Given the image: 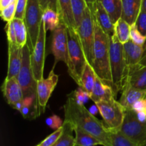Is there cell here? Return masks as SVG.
Returning <instances> with one entry per match:
<instances>
[{
    "label": "cell",
    "instance_id": "1",
    "mask_svg": "<svg viewBox=\"0 0 146 146\" xmlns=\"http://www.w3.org/2000/svg\"><path fill=\"white\" fill-rule=\"evenodd\" d=\"M64 121L71 123L73 126L78 127L95 137L104 146L111 145L110 132L104 123L97 119L84 105L79 104L74 97L68 96L64 106Z\"/></svg>",
    "mask_w": 146,
    "mask_h": 146
},
{
    "label": "cell",
    "instance_id": "2",
    "mask_svg": "<svg viewBox=\"0 0 146 146\" xmlns=\"http://www.w3.org/2000/svg\"><path fill=\"white\" fill-rule=\"evenodd\" d=\"M95 41L93 68L97 76L113 88L110 65V36L94 19Z\"/></svg>",
    "mask_w": 146,
    "mask_h": 146
},
{
    "label": "cell",
    "instance_id": "3",
    "mask_svg": "<svg viewBox=\"0 0 146 146\" xmlns=\"http://www.w3.org/2000/svg\"><path fill=\"white\" fill-rule=\"evenodd\" d=\"M68 36V72L70 76L78 86H81V78L86 58L76 29L67 27Z\"/></svg>",
    "mask_w": 146,
    "mask_h": 146
},
{
    "label": "cell",
    "instance_id": "4",
    "mask_svg": "<svg viewBox=\"0 0 146 146\" xmlns=\"http://www.w3.org/2000/svg\"><path fill=\"white\" fill-rule=\"evenodd\" d=\"M110 65L113 90L116 94L122 90L127 66L123 56V44L118 41L115 34L110 36Z\"/></svg>",
    "mask_w": 146,
    "mask_h": 146
},
{
    "label": "cell",
    "instance_id": "5",
    "mask_svg": "<svg viewBox=\"0 0 146 146\" xmlns=\"http://www.w3.org/2000/svg\"><path fill=\"white\" fill-rule=\"evenodd\" d=\"M76 31L81 41L87 62L93 66L95 25L91 4H87L86 7L83 13L80 24L76 28Z\"/></svg>",
    "mask_w": 146,
    "mask_h": 146
},
{
    "label": "cell",
    "instance_id": "6",
    "mask_svg": "<svg viewBox=\"0 0 146 146\" xmlns=\"http://www.w3.org/2000/svg\"><path fill=\"white\" fill-rule=\"evenodd\" d=\"M97 108L104 120V124L108 131H120L124 117L125 109L115 98L110 101H101L96 104Z\"/></svg>",
    "mask_w": 146,
    "mask_h": 146
},
{
    "label": "cell",
    "instance_id": "7",
    "mask_svg": "<svg viewBox=\"0 0 146 146\" xmlns=\"http://www.w3.org/2000/svg\"><path fill=\"white\" fill-rule=\"evenodd\" d=\"M42 8L38 0H29L24 14V21L28 34V44L32 52L39 34L41 24L42 22Z\"/></svg>",
    "mask_w": 146,
    "mask_h": 146
},
{
    "label": "cell",
    "instance_id": "8",
    "mask_svg": "<svg viewBox=\"0 0 146 146\" xmlns=\"http://www.w3.org/2000/svg\"><path fill=\"white\" fill-rule=\"evenodd\" d=\"M120 132L135 145H146V123L141 122L133 110L125 111Z\"/></svg>",
    "mask_w": 146,
    "mask_h": 146
},
{
    "label": "cell",
    "instance_id": "9",
    "mask_svg": "<svg viewBox=\"0 0 146 146\" xmlns=\"http://www.w3.org/2000/svg\"><path fill=\"white\" fill-rule=\"evenodd\" d=\"M17 78L22 88L24 97L36 94L37 81L34 78L31 65V51L27 44L22 48V64Z\"/></svg>",
    "mask_w": 146,
    "mask_h": 146
},
{
    "label": "cell",
    "instance_id": "10",
    "mask_svg": "<svg viewBox=\"0 0 146 146\" xmlns=\"http://www.w3.org/2000/svg\"><path fill=\"white\" fill-rule=\"evenodd\" d=\"M46 30L44 22H41L38 39L35 47L31 52V65L34 78L36 81L44 78V67L45 61L46 51Z\"/></svg>",
    "mask_w": 146,
    "mask_h": 146
},
{
    "label": "cell",
    "instance_id": "11",
    "mask_svg": "<svg viewBox=\"0 0 146 146\" xmlns=\"http://www.w3.org/2000/svg\"><path fill=\"white\" fill-rule=\"evenodd\" d=\"M51 52L54 56L55 63L54 67L58 61L68 64V36L67 27L61 22L56 29L53 31Z\"/></svg>",
    "mask_w": 146,
    "mask_h": 146
},
{
    "label": "cell",
    "instance_id": "12",
    "mask_svg": "<svg viewBox=\"0 0 146 146\" xmlns=\"http://www.w3.org/2000/svg\"><path fill=\"white\" fill-rule=\"evenodd\" d=\"M58 81V76L54 73V67L46 78L37 81L36 94L38 106V114L44 112L48 99L51 97Z\"/></svg>",
    "mask_w": 146,
    "mask_h": 146
},
{
    "label": "cell",
    "instance_id": "13",
    "mask_svg": "<svg viewBox=\"0 0 146 146\" xmlns=\"http://www.w3.org/2000/svg\"><path fill=\"white\" fill-rule=\"evenodd\" d=\"M124 84L138 89L146 90V64L140 62L127 67Z\"/></svg>",
    "mask_w": 146,
    "mask_h": 146
},
{
    "label": "cell",
    "instance_id": "14",
    "mask_svg": "<svg viewBox=\"0 0 146 146\" xmlns=\"http://www.w3.org/2000/svg\"><path fill=\"white\" fill-rule=\"evenodd\" d=\"M3 94L9 105L12 106L24 98L22 88L17 80V77L11 78H6L1 86Z\"/></svg>",
    "mask_w": 146,
    "mask_h": 146
},
{
    "label": "cell",
    "instance_id": "15",
    "mask_svg": "<svg viewBox=\"0 0 146 146\" xmlns=\"http://www.w3.org/2000/svg\"><path fill=\"white\" fill-rule=\"evenodd\" d=\"M22 48L17 44H8V71L6 78L18 76L22 64Z\"/></svg>",
    "mask_w": 146,
    "mask_h": 146
},
{
    "label": "cell",
    "instance_id": "16",
    "mask_svg": "<svg viewBox=\"0 0 146 146\" xmlns=\"http://www.w3.org/2000/svg\"><path fill=\"white\" fill-rule=\"evenodd\" d=\"M91 7L94 13V19L96 21L98 25L109 36L113 35L115 34L114 24L112 22L109 14L106 11L102 4L99 1H94L91 4Z\"/></svg>",
    "mask_w": 146,
    "mask_h": 146
},
{
    "label": "cell",
    "instance_id": "17",
    "mask_svg": "<svg viewBox=\"0 0 146 146\" xmlns=\"http://www.w3.org/2000/svg\"><path fill=\"white\" fill-rule=\"evenodd\" d=\"M115 93L111 86L105 84L98 76L96 77L94 90L91 99L95 104L104 101H110L115 98Z\"/></svg>",
    "mask_w": 146,
    "mask_h": 146
},
{
    "label": "cell",
    "instance_id": "18",
    "mask_svg": "<svg viewBox=\"0 0 146 146\" xmlns=\"http://www.w3.org/2000/svg\"><path fill=\"white\" fill-rule=\"evenodd\" d=\"M143 46L135 44L131 39L123 44V56L127 67L135 65L141 61L143 57Z\"/></svg>",
    "mask_w": 146,
    "mask_h": 146
},
{
    "label": "cell",
    "instance_id": "19",
    "mask_svg": "<svg viewBox=\"0 0 146 146\" xmlns=\"http://www.w3.org/2000/svg\"><path fill=\"white\" fill-rule=\"evenodd\" d=\"M146 98V90L133 88L124 84L122 88V95L119 102L126 110H132V106L137 101Z\"/></svg>",
    "mask_w": 146,
    "mask_h": 146
},
{
    "label": "cell",
    "instance_id": "20",
    "mask_svg": "<svg viewBox=\"0 0 146 146\" xmlns=\"http://www.w3.org/2000/svg\"><path fill=\"white\" fill-rule=\"evenodd\" d=\"M122 14L121 18L132 25L135 24L141 11L142 0H121Z\"/></svg>",
    "mask_w": 146,
    "mask_h": 146
},
{
    "label": "cell",
    "instance_id": "21",
    "mask_svg": "<svg viewBox=\"0 0 146 146\" xmlns=\"http://www.w3.org/2000/svg\"><path fill=\"white\" fill-rule=\"evenodd\" d=\"M58 13L61 17V22L67 27L76 29L71 0H58Z\"/></svg>",
    "mask_w": 146,
    "mask_h": 146
},
{
    "label": "cell",
    "instance_id": "22",
    "mask_svg": "<svg viewBox=\"0 0 146 146\" xmlns=\"http://www.w3.org/2000/svg\"><path fill=\"white\" fill-rule=\"evenodd\" d=\"M96 77V74L93 66L89 63L86 62L85 68L81 75V86L79 87H81L83 89L85 90L89 94L90 96L92 94L93 90H94Z\"/></svg>",
    "mask_w": 146,
    "mask_h": 146
},
{
    "label": "cell",
    "instance_id": "23",
    "mask_svg": "<svg viewBox=\"0 0 146 146\" xmlns=\"http://www.w3.org/2000/svg\"><path fill=\"white\" fill-rule=\"evenodd\" d=\"M102 4L106 11L109 14L111 19L115 24L122 14V1L121 0H95Z\"/></svg>",
    "mask_w": 146,
    "mask_h": 146
},
{
    "label": "cell",
    "instance_id": "24",
    "mask_svg": "<svg viewBox=\"0 0 146 146\" xmlns=\"http://www.w3.org/2000/svg\"><path fill=\"white\" fill-rule=\"evenodd\" d=\"M74 127L71 123L64 121L63 133L52 146H75V138L73 135Z\"/></svg>",
    "mask_w": 146,
    "mask_h": 146
},
{
    "label": "cell",
    "instance_id": "25",
    "mask_svg": "<svg viewBox=\"0 0 146 146\" xmlns=\"http://www.w3.org/2000/svg\"><path fill=\"white\" fill-rule=\"evenodd\" d=\"M74 132L76 134L75 146L102 145L97 138L78 127H74Z\"/></svg>",
    "mask_w": 146,
    "mask_h": 146
},
{
    "label": "cell",
    "instance_id": "26",
    "mask_svg": "<svg viewBox=\"0 0 146 146\" xmlns=\"http://www.w3.org/2000/svg\"><path fill=\"white\" fill-rule=\"evenodd\" d=\"M42 21L46 31H54L61 23V17L58 11L46 9L43 12Z\"/></svg>",
    "mask_w": 146,
    "mask_h": 146
},
{
    "label": "cell",
    "instance_id": "27",
    "mask_svg": "<svg viewBox=\"0 0 146 146\" xmlns=\"http://www.w3.org/2000/svg\"><path fill=\"white\" fill-rule=\"evenodd\" d=\"M114 33L121 44H125L131 39V25L120 18L114 24Z\"/></svg>",
    "mask_w": 146,
    "mask_h": 146
},
{
    "label": "cell",
    "instance_id": "28",
    "mask_svg": "<svg viewBox=\"0 0 146 146\" xmlns=\"http://www.w3.org/2000/svg\"><path fill=\"white\" fill-rule=\"evenodd\" d=\"M14 29H15L17 43L19 46L24 47L27 44L28 34L24 19L14 18L13 19Z\"/></svg>",
    "mask_w": 146,
    "mask_h": 146
},
{
    "label": "cell",
    "instance_id": "29",
    "mask_svg": "<svg viewBox=\"0 0 146 146\" xmlns=\"http://www.w3.org/2000/svg\"><path fill=\"white\" fill-rule=\"evenodd\" d=\"M71 1L76 27L77 28L80 24V22H81L83 13H84L85 8L86 7L87 3L86 2L85 0H71Z\"/></svg>",
    "mask_w": 146,
    "mask_h": 146
},
{
    "label": "cell",
    "instance_id": "30",
    "mask_svg": "<svg viewBox=\"0 0 146 146\" xmlns=\"http://www.w3.org/2000/svg\"><path fill=\"white\" fill-rule=\"evenodd\" d=\"M109 132L112 146H138L128 140L125 135L120 132V131H109Z\"/></svg>",
    "mask_w": 146,
    "mask_h": 146
},
{
    "label": "cell",
    "instance_id": "31",
    "mask_svg": "<svg viewBox=\"0 0 146 146\" xmlns=\"http://www.w3.org/2000/svg\"><path fill=\"white\" fill-rule=\"evenodd\" d=\"M16 2L17 1L6 8L1 9V17L4 21L9 22V21H13V19L15 18Z\"/></svg>",
    "mask_w": 146,
    "mask_h": 146
},
{
    "label": "cell",
    "instance_id": "32",
    "mask_svg": "<svg viewBox=\"0 0 146 146\" xmlns=\"http://www.w3.org/2000/svg\"><path fill=\"white\" fill-rule=\"evenodd\" d=\"M63 133V125L62 127H61L58 129L56 130L54 133H52L51 134H50L48 136H47L46 138L44 140H43L41 143H39L38 144H37L35 146H52L55 143L56 141L58 139L61 135Z\"/></svg>",
    "mask_w": 146,
    "mask_h": 146
},
{
    "label": "cell",
    "instance_id": "33",
    "mask_svg": "<svg viewBox=\"0 0 146 146\" xmlns=\"http://www.w3.org/2000/svg\"><path fill=\"white\" fill-rule=\"evenodd\" d=\"M70 95L72 96L74 98V99L78 104H82V105L86 104L88 100L91 99V96H90L89 94L85 90L83 89L81 87H78L76 91H73Z\"/></svg>",
    "mask_w": 146,
    "mask_h": 146
},
{
    "label": "cell",
    "instance_id": "34",
    "mask_svg": "<svg viewBox=\"0 0 146 146\" xmlns=\"http://www.w3.org/2000/svg\"><path fill=\"white\" fill-rule=\"evenodd\" d=\"M131 39L138 45L144 46L146 41V37L141 34L137 29L135 24L131 25Z\"/></svg>",
    "mask_w": 146,
    "mask_h": 146
},
{
    "label": "cell",
    "instance_id": "35",
    "mask_svg": "<svg viewBox=\"0 0 146 146\" xmlns=\"http://www.w3.org/2000/svg\"><path fill=\"white\" fill-rule=\"evenodd\" d=\"M135 26L138 31L141 32L142 35L146 37V12L143 11H141L136 21Z\"/></svg>",
    "mask_w": 146,
    "mask_h": 146
},
{
    "label": "cell",
    "instance_id": "36",
    "mask_svg": "<svg viewBox=\"0 0 146 146\" xmlns=\"http://www.w3.org/2000/svg\"><path fill=\"white\" fill-rule=\"evenodd\" d=\"M28 1L29 0H17L15 18L24 19Z\"/></svg>",
    "mask_w": 146,
    "mask_h": 146
},
{
    "label": "cell",
    "instance_id": "37",
    "mask_svg": "<svg viewBox=\"0 0 146 146\" xmlns=\"http://www.w3.org/2000/svg\"><path fill=\"white\" fill-rule=\"evenodd\" d=\"M46 123L49 128L53 130H57L62 127L64 122L62 121L61 118L56 115H53L48 117L46 120Z\"/></svg>",
    "mask_w": 146,
    "mask_h": 146
},
{
    "label": "cell",
    "instance_id": "38",
    "mask_svg": "<svg viewBox=\"0 0 146 146\" xmlns=\"http://www.w3.org/2000/svg\"><path fill=\"white\" fill-rule=\"evenodd\" d=\"M5 31L7 32L8 44H17V36H16L15 29H14L13 21L7 22L5 27Z\"/></svg>",
    "mask_w": 146,
    "mask_h": 146
},
{
    "label": "cell",
    "instance_id": "39",
    "mask_svg": "<svg viewBox=\"0 0 146 146\" xmlns=\"http://www.w3.org/2000/svg\"><path fill=\"white\" fill-rule=\"evenodd\" d=\"M43 11L46 9H52L58 12V0H38Z\"/></svg>",
    "mask_w": 146,
    "mask_h": 146
},
{
    "label": "cell",
    "instance_id": "40",
    "mask_svg": "<svg viewBox=\"0 0 146 146\" xmlns=\"http://www.w3.org/2000/svg\"><path fill=\"white\" fill-rule=\"evenodd\" d=\"M132 110L135 113L141 112V111L146 112V98H142L137 101L133 105Z\"/></svg>",
    "mask_w": 146,
    "mask_h": 146
},
{
    "label": "cell",
    "instance_id": "41",
    "mask_svg": "<svg viewBox=\"0 0 146 146\" xmlns=\"http://www.w3.org/2000/svg\"><path fill=\"white\" fill-rule=\"evenodd\" d=\"M16 1L17 0H0V9L6 8Z\"/></svg>",
    "mask_w": 146,
    "mask_h": 146
},
{
    "label": "cell",
    "instance_id": "42",
    "mask_svg": "<svg viewBox=\"0 0 146 146\" xmlns=\"http://www.w3.org/2000/svg\"><path fill=\"white\" fill-rule=\"evenodd\" d=\"M136 115L138 119L141 122L146 123V112H145V111H141V112L136 113Z\"/></svg>",
    "mask_w": 146,
    "mask_h": 146
},
{
    "label": "cell",
    "instance_id": "43",
    "mask_svg": "<svg viewBox=\"0 0 146 146\" xmlns=\"http://www.w3.org/2000/svg\"><path fill=\"white\" fill-rule=\"evenodd\" d=\"M11 107H12L13 108H14V109L19 111V112H21V109H22V108L24 107V105H23V101H19V102L16 103L14 105H13Z\"/></svg>",
    "mask_w": 146,
    "mask_h": 146
},
{
    "label": "cell",
    "instance_id": "44",
    "mask_svg": "<svg viewBox=\"0 0 146 146\" xmlns=\"http://www.w3.org/2000/svg\"><path fill=\"white\" fill-rule=\"evenodd\" d=\"M141 11H145L146 12V0H142V4H141Z\"/></svg>",
    "mask_w": 146,
    "mask_h": 146
},
{
    "label": "cell",
    "instance_id": "45",
    "mask_svg": "<svg viewBox=\"0 0 146 146\" xmlns=\"http://www.w3.org/2000/svg\"><path fill=\"white\" fill-rule=\"evenodd\" d=\"M85 1L87 4H92L95 0H85Z\"/></svg>",
    "mask_w": 146,
    "mask_h": 146
}]
</instances>
